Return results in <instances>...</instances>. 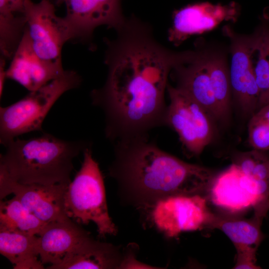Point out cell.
<instances>
[{
  "instance_id": "obj_1",
  "label": "cell",
  "mask_w": 269,
  "mask_h": 269,
  "mask_svg": "<svg viewBox=\"0 0 269 269\" xmlns=\"http://www.w3.org/2000/svg\"><path fill=\"white\" fill-rule=\"evenodd\" d=\"M117 31V37L108 42L106 82L91 96L104 113L107 137L118 141L145 137L164 125L168 75L176 65L190 60L193 51L166 49L149 25L134 16Z\"/></svg>"
},
{
  "instance_id": "obj_2",
  "label": "cell",
  "mask_w": 269,
  "mask_h": 269,
  "mask_svg": "<svg viewBox=\"0 0 269 269\" xmlns=\"http://www.w3.org/2000/svg\"><path fill=\"white\" fill-rule=\"evenodd\" d=\"M110 174L138 203L149 206L170 196L202 195L216 175L184 161L145 137L117 141Z\"/></svg>"
},
{
  "instance_id": "obj_3",
  "label": "cell",
  "mask_w": 269,
  "mask_h": 269,
  "mask_svg": "<svg viewBox=\"0 0 269 269\" xmlns=\"http://www.w3.org/2000/svg\"><path fill=\"white\" fill-rule=\"evenodd\" d=\"M90 146L83 140H67L47 133L17 137L5 146L0 166L20 183L69 185L74 159Z\"/></svg>"
},
{
  "instance_id": "obj_4",
  "label": "cell",
  "mask_w": 269,
  "mask_h": 269,
  "mask_svg": "<svg viewBox=\"0 0 269 269\" xmlns=\"http://www.w3.org/2000/svg\"><path fill=\"white\" fill-rule=\"evenodd\" d=\"M81 79L73 71H65L58 78L18 101L0 108V143L4 146L18 136L43 132L48 113L66 92L78 87Z\"/></svg>"
},
{
  "instance_id": "obj_5",
  "label": "cell",
  "mask_w": 269,
  "mask_h": 269,
  "mask_svg": "<svg viewBox=\"0 0 269 269\" xmlns=\"http://www.w3.org/2000/svg\"><path fill=\"white\" fill-rule=\"evenodd\" d=\"M83 154L81 167L66 192V213L79 223L94 222L100 238L115 235L117 227L108 212L103 175L93 156L91 146Z\"/></svg>"
},
{
  "instance_id": "obj_6",
  "label": "cell",
  "mask_w": 269,
  "mask_h": 269,
  "mask_svg": "<svg viewBox=\"0 0 269 269\" xmlns=\"http://www.w3.org/2000/svg\"><path fill=\"white\" fill-rule=\"evenodd\" d=\"M170 102L164 125L177 134L182 145L193 155H198L213 139L214 120L208 112L183 91L168 84Z\"/></svg>"
},
{
  "instance_id": "obj_7",
  "label": "cell",
  "mask_w": 269,
  "mask_h": 269,
  "mask_svg": "<svg viewBox=\"0 0 269 269\" xmlns=\"http://www.w3.org/2000/svg\"><path fill=\"white\" fill-rule=\"evenodd\" d=\"M211 202L232 212L253 208L265 218L269 211V185L257 181L232 164L213 179L208 190Z\"/></svg>"
},
{
  "instance_id": "obj_8",
  "label": "cell",
  "mask_w": 269,
  "mask_h": 269,
  "mask_svg": "<svg viewBox=\"0 0 269 269\" xmlns=\"http://www.w3.org/2000/svg\"><path fill=\"white\" fill-rule=\"evenodd\" d=\"M23 15L25 30L36 54L45 61L62 66V47L72 38L64 17L56 14L54 5L49 0L37 3L26 0Z\"/></svg>"
},
{
  "instance_id": "obj_9",
  "label": "cell",
  "mask_w": 269,
  "mask_h": 269,
  "mask_svg": "<svg viewBox=\"0 0 269 269\" xmlns=\"http://www.w3.org/2000/svg\"><path fill=\"white\" fill-rule=\"evenodd\" d=\"M150 206L154 225L169 237L208 228L214 214L207 206L206 198L199 194L170 196Z\"/></svg>"
},
{
  "instance_id": "obj_10",
  "label": "cell",
  "mask_w": 269,
  "mask_h": 269,
  "mask_svg": "<svg viewBox=\"0 0 269 269\" xmlns=\"http://www.w3.org/2000/svg\"><path fill=\"white\" fill-rule=\"evenodd\" d=\"M68 186L20 183L0 166V200L13 194L26 208L45 223L68 217L65 207Z\"/></svg>"
},
{
  "instance_id": "obj_11",
  "label": "cell",
  "mask_w": 269,
  "mask_h": 269,
  "mask_svg": "<svg viewBox=\"0 0 269 269\" xmlns=\"http://www.w3.org/2000/svg\"><path fill=\"white\" fill-rule=\"evenodd\" d=\"M240 10L235 1L226 4L208 1L188 4L174 11L168 39L178 46L190 36L211 30L223 21L236 22Z\"/></svg>"
},
{
  "instance_id": "obj_12",
  "label": "cell",
  "mask_w": 269,
  "mask_h": 269,
  "mask_svg": "<svg viewBox=\"0 0 269 269\" xmlns=\"http://www.w3.org/2000/svg\"><path fill=\"white\" fill-rule=\"evenodd\" d=\"M56 3L66 7L64 18L73 38H89L94 29L101 25L118 30L126 19L120 0H56Z\"/></svg>"
},
{
  "instance_id": "obj_13",
  "label": "cell",
  "mask_w": 269,
  "mask_h": 269,
  "mask_svg": "<svg viewBox=\"0 0 269 269\" xmlns=\"http://www.w3.org/2000/svg\"><path fill=\"white\" fill-rule=\"evenodd\" d=\"M6 69L7 78L19 83L32 92L62 75L65 71L58 66L41 59L34 52L27 33L22 37Z\"/></svg>"
},
{
  "instance_id": "obj_14",
  "label": "cell",
  "mask_w": 269,
  "mask_h": 269,
  "mask_svg": "<svg viewBox=\"0 0 269 269\" xmlns=\"http://www.w3.org/2000/svg\"><path fill=\"white\" fill-rule=\"evenodd\" d=\"M90 236L69 217L46 223L37 235L39 259L48 268L55 266Z\"/></svg>"
},
{
  "instance_id": "obj_15",
  "label": "cell",
  "mask_w": 269,
  "mask_h": 269,
  "mask_svg": "<svg viewBox=\"0 0 269 269\" xmlns=\"http://www.w3.org/2000/svg\"><path fill=\"white\" fill-rule=\"evenodd\" d=\"M176 87L200 105L216 121H221L207 68L204 52H197L187 63L176 65L172 70Z\"/></svg>"
},
{
  "instance_id": "obj_16",
  "label": "cell",
  "mask_w": 269,
  "mask_h": 269,
  "mask_svg": "<svg viewBox=\"0 0 269 269\" xmlns=\"http://www.w3.org/2000/svg\"><path fill=\"white\" fill-rule=\"evenodd\" d=\"M224 31L231 42L232 93L241 108L246 94L257 86L252 60L255 36L239 35L227 27Z\"/></svg>"
},
{
  "instance_id": "obj_17",
  "label": "cell",
  "mask_w": 269,
  "mask_h": 269,
  "mask_svg": "<svg viewBox=\"0 0 269 269\" xmlns=\"http://www.w3.org/2000/svg\"><path fill=\"white\" fill-rule=\"evenodd\" d=\"M123 258L118 247L92 239L80 242L58 264L50 269L120 268Z\"/></svg>"
},
{
  "instance_id": "obj_18",
  "label": "cell",
  "mask_w": 269,
  "mask_h": 269,
  "mask_svg": "<svg viewBox=\"0 0 269 269\" xmlns=\"http://www.w3.org/2000/svg\"><path fill=\"white\" fill-rule=\"evenodd\" d=\"M0 253L15 269H42L38 236L0 228Z\"/></svg>"
},
{
  "instance_id": "obj_19",
  "label": "cell",
  "mask_w": 269,
  "mask_h": 269,
  "mask_svg": "<svg viewBox=\"0 0 269 269\" xmlns=\"http://www.w3.org/2000/svg\"><path fill=\"white\" fill-rule=\"evenodd\" d=\"M263 219L255 214L247 219L214 213L208 228L221 230L230 239L235 248H258L264 238L261 230Z\"/></svg>"
},
{
  "instance_id": "obj_20",
  "label": "cell",
  "mask_w": 269,
  "mask_h": 269,
  "mask_svg": "<svg viewBox=\"0 0 269 269\" xmlns=\"http://www.w3.org/2000/svg\"><path fill=\"white\" fill-rule=\"evenodd\" d=\"M204 54L221 121H225L230 115L232 93L229 69L226 59L222 54L215 53H204Z\"/></svg>"
},
{
  "instance_id": "obj_21",
  "label": "cell",
  "mask_w": 269,
  "mask_h": 269,
  "mask_svg": "<svg viewBox=\"0 0 269 269\" xmlns=\"http://www.w3.org/2000/svg\"><path fill=\"white\" fill-rule=\"evenodd\" d=\"M46 223L31 213L14 196L0 202V228L38 235Z\"/></svg>"
},
{
  "instance_id": "obj_22",
  "label": "cell",
  "mask_w": 269,
  "mask_h": 269,
  "mask_svg": "<svg viewBox=\"0 0 269 269\" xmlns=\"http://www.w3.org/2000/svg\"><path fill=\"white\" fill-rule=\"evenodd\" d=\"M255 36L252 60L255 78L260 93L259 110L269 104V59L262 26L259 27Z\"/></svg>"
},
{
  "instance_id": "obj_23",
  "label": "cell",
  "mask_w": 269,
  "mask_h": 269,
  "mask_svg": "<svg viewBox=\"0 0 269 269\" xmlns=\"http://www.w3.org/2000/svg\"><path fill=\"white\" fill-rule=\"evenodd\" d=\"M263 152L253 149L238 152L233 156V163L246 175L258 182L269 185V157Z\"/></svg>"
},
{
  "instance_id": "obj_24",
  "label": "cell",
  "mask_w": 269,
  "mask_h": 269,
  "mask_svg": "<svg viewBox=\"0 0 269 269\" xmlns=\"http://www.w3.org/2000/svg\"><path fill=\"white\" fill-rule=\"evenodd\" d=\"M248 132V141L253 149L262 151L269 150V104L251 117Z\"/></svg>"
},
{
  "instance_id": "obj_25",
  "label": "cell",
  "mask_w": 269,
  "mask_h": 269,
  "mask_svg": "<svg viewBox=\"0 0 269 269\" xmlns=\"http://www.w3.org/2000/svg\"><path fill=\"white\" fill-rule=\"evenodd\" d=\"M237 260L233 269H258L256 265V253L258 248L251 247L236 248Z\"/></svg>"
},
{
  "instance_id": "obj_26",
  "label": "cell",
  "mask_w": 269,
  "mask_h": 269,
  "mask_svg": "<svg viewBox=\"0 0 269 269\" xmlns=\"http://www.w3.org/2000/svg\"><path fill=\"white\" fill-rule=\"evenodd\" d=\"M26 0H0V17H8L23 13Z\"/></svg>"
},
{
  "instance_id": "obj_27",
  "label": "cell",
  "mask_w": 269,
  "mask_h": 269,
  "mask_svg": "<svg viewBox=\"0 0 269 269\" xmlns=\"http://www.w3.org/2000/svg\"><path fill=\"white\" fill-rule=\"evenodd\" d=\"M6 69L5 67V58L1 57L0 58V97L3 94L4 85L5 79L7 78L6 76Z\"/></svg>"
},
{
  "instance_id": "obj_28",
  "label": "cell",
  "mask_w": 269,
  "mask_h": 269,
  "mask_svg": "<svg viewBox=\"0 0 269 269\" xmlns=\"http://www.w3.org/2000/svg\"><path fill=\"white\" fill-rule=\"evenodd\" d=\"M262 27L266 43L268 54L269 59V25L267 22L262 24Z\"/></svg>"
}]
</instances>
